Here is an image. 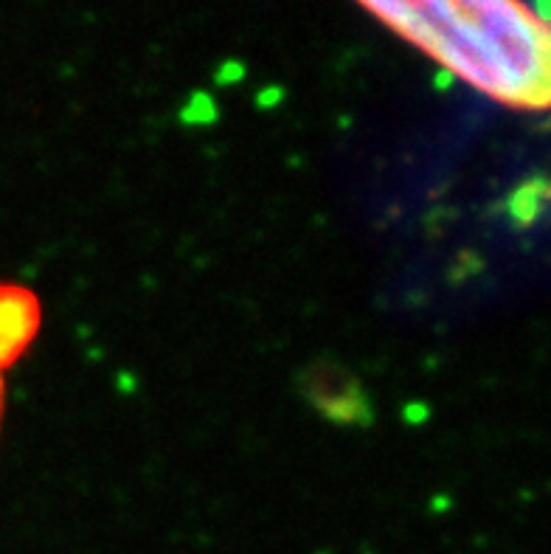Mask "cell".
Segmentation results:
<instances>
[{"instance_id": "6da1fadb", "label": "cell", "mask_w": 551, "mask_h": 554, "mask_svg": "<svg viewBox=\"0 0 551 554\" xmlns=\"http://www.w3.org/2000/svg\"><path fill=\"white\" fill-rule=\"evenodd\" d=\"M447 74L521 110L549 102V26L523 0H360Z\"/></svg>"}]
</instances>
